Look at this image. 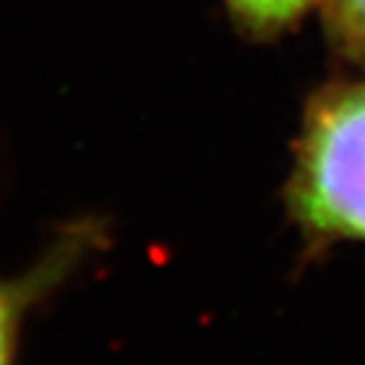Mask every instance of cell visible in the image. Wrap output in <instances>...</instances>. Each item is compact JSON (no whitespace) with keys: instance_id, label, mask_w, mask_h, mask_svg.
<instances>
[{"instance_id":"277c9868","label":"cell","mask_w":365,"mask_h":365,"mask_svg":"<svg viewBox=\"0 0 365 365\" xmlns=\"http://www.w3.org/2000/svg\"><path fill=\"white\" fill-rule=\"evenodd\" d=\"M325 29L342 56L365 66V0H325Z\"/></svg>"},{"instance_id":"6da1fadb","label":"cell","mask_w":365,"mask_h":365,"mask_svg":"<svg viewBox=\"0 0 365 365\" xmlns=\"http://www.w3.org/2000/svg\"><path fill=\"white\" fill-rule=\"evenodd\" d=\"M287 208L307 244H365V81L332 84L309 102Z\"/></svg>"},{"instance_id":"7a4b0ae2","label":"cell","mask_w":365,"mask_h":365,"mask_svg":"<svg viewBox=\"0 0 365 365\" xmlns=\"http://www.w3.org/2000/svg\"><path fill=\"white\" fill-rule=\"evenodd\" d=\"M104 246V226L97 218H81L63 226L26 272L0 277V365H18L21 337L29 317Z\"/></svg>"},{"instance_id":"3957f363","label":"cell","mask_w":365,"mask_h":365,"mask_svg":"<svg viewBox=\"0 0 365 365\" xmlns=\"http://www.w3.org/2000/svg\"><path fill=\"white\" fill-rule=\"evenodd\" d=\"M317 0H226L228 16L244 34L272 38L294 26Z\"/></svg>"}]
</instances>
